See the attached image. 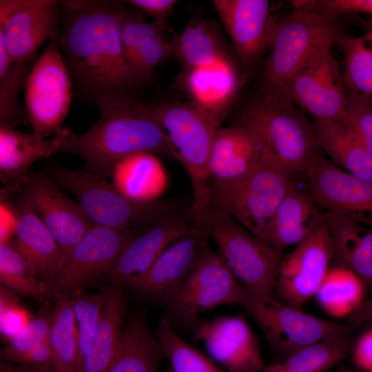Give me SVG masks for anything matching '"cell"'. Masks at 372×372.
I'll return each instance as SVG.
<instances>
[{"label": "cell", "instance_id": "obj_42", "mask_svg": "<svg viewBox=\"0 0 372 372\" xmlns=\"http://www.w3.org/2000/svg\"><path fill=\"white\" fill-rule=\"evenodd\" d=\"M78 330L76 362L90 347L101 320L105 293L94 294L79 289L70 293Z\"/></svg>", "mask_w": 372, "mask_h": 372}, {"label": "cell", "instance_id": "obj_48", "mask_svg": "<svg viewBox=\"0 0 372 372\" xmlns=\"http://www.w3.org/2000/svg\"><path fill=\"white\" fill-rule=\"evenodd\" d=\"M152 17L154 21H165L176 3L175 0H130L125 1Z\"/></svg>", "mask_w": 372, "mask_h": 372}, {"label": "cell", "instance_id": "obj_3", "mask_svg": "<svg viewBox=\"0 0 372 372\" xmlns=\"http://www.w3.org/2000/svg\"><path fill=\"white\" fill-rule=\"evenodd\" d=\"M54 182L79 200L95 225L118 229L152 227L163 218L191 207L192 196L142 201L121 193L113 184L84 171L52 168Z\"/></svg>", "mask_w": 372, "mask_h": 372}, {"label": "cell", "instance_id": "obj_41", "mask_svg": "<svg viewBox=\"0 0 372 372\" xmlns=\"http://www.w3.org/2000/svg\"><path fill=\"white\" fill-rule=\"evenodd\" d=\"M28 324L1 350L2 360L23 365L28 356L49 342L53 308L47 301Z\"/></svg>", "mask_w": 372, "mask_h": 372}, {"label": "cell", "instance_id": "obj_24", "mask_svg": "<svg viewBox=\"0 0 372 372\" xmlns=\"http://www.w3.org/2000/svg\"><path fill=\"white\" fill-rule=\"evenodd\" d=\"M165 21L145 22L141 14L125 9L121 41L126 60L141 84L155 68L172 54L170 41L164 34Z\"/></svg>", "mask_w": 372, "mask_h": 372}, {"label": "cell", "instance_id": "obj_20", "mask_svg": "<svg viewBox=\"0 0 372 372\" xmlns=\"http://www.w3.org/2000/svg\"><path fill=\"white\" fill-rule=\"evenodd\" d=\"M196 338L229 372H261L265 367L258 342L242 316L200 321Z\"/></svg>", "mask_w": 372, "mask_h": 372}, {"label": "cell", "instance_id": "obj_13", "mask_svg": "<svg viewBox=\"0 0 372 372\" xmlns=\"http://www.w3.org/2000/svg\"><path fill=\"white\" fill-rule=\"evenodd\" d=\"M336 28L335 22L309 11H294L276 21L261 79L262 94H273L302 67L318 39Z\"/></svg>", "mask_w": 372, "mask_h": 372}, {"label": "cell", "instance_id": "obj_11", "mask_svg": "<svg viewBox=\"0 0 372 372\" xmlns=\"http://www.w3.org/2000/svg\"><path fill=\"white\" fill-rule=\"evenodd\" d=\"M166 133L172 156L184 165L194 192L207 186V167L220 123L192 103H165L152 105Z\"/></svg>", "mask_w": 372, "mask_h": 372}, {"label": "cell", "instance_id": "obj_12", "mask_svg": "<svg viewBox=\"0 0 372 372\" xmlns=\"http://www.w3.org/2000/svg\"><path fill=\"white\" fill-rule=\"evenodd\" d=\"M241 285L220 254L207 245L189 275L165 305L169 320L196 328L199 316L217 306L237 304Z\"/></svg>", "mask_w": 372, "mask_h": 372}, {"label": "cell", "instance_id": "obj_10", "mask_svg": "<svg viewBox=\"0 0 372 372\" xmlns=\"http://www.w3.org/2000/svg\"><path fill=\"white\" fill-rule=\"evenodd\" d=\"M138 229H118L95 225L62 256L52 277L45 282V301L70 294L108 272L132 242Z\"/></svg>", "mask_w": 372, "mask_h": 372}, {"label": "cell", "instance_id": "obj_44", "mask_svg": "<svg viewBox=\"0 0 372 372\" xmlns=\"http://www.w3.org/2000/svg\"><path fill=\"white\" fill-rule=\"evenodd\" d=\"M30 312L21 306L16 296L6 286H1L0 333L7 343L19 334L32 320Z\"/></svg>", "mask_w": 372, "mask_h": 372}, {"label": "cell", "instance_id": "obj_51", "mask_svg": "<svg viewBox=\"0 0 372 372\" xmlns=\"http://www.w3.org/2000/svg\"><path fill=\"white\" fill-rule=\"evenodd\" d=\"M333 372H357V371L347 366H342Z\"/></svg>", "mask_w": 372, "mask_h": 372}, {"label": "cell", "instance_id": "obj_52", "mask_svg": "<svg viewBox=\"0 0 372 372\" xmlns=\"http://www.w3.org/2000/svg\"><path fill=\"white\" fill-rule=\"evenodd\" d=\"M369 100H370V103H371V104L372 105V98L369 99Z\"/></svg>", "mask_w": 372, "mask_h": 372}, {"label": "cell", "instance_id": "obj_15", "mask_svg": "<svg viewBox=\"0 0 372 372\" xmlns=\"http://www.w3.org/2000/svg\"><path fill=\"white\" fill-rule=\"evenodd\" d=\"M333 258V243L323 219L306 239L282 258L274 295L279 300L302 309L316 296Z\"/></svg>", "mask_w": 372, "mask_h": 372}, {"label": "cell", "instance_id": "obj_1", "mask_svg": "<svg viewBox=\"0 0 372 372\" xmlns=\"http://www.w3.org/2000/svg\"><path fill=\"white\" fill-rule=\"evenodd\" d=\"M62 26L59 44L72 80L94 101L124 96L141 85L123 52L121 25L125 8L115 1L59 3Z\"/></svg>", "mask_w": 372, "mask_h": 372}, {"label": "cell", "instance_id": "obj_7", "mask_svg": "<svg viewBox=\"0 0 372 372\" xmlns=\"http://www.w3.org/2000/svg\"><path fill=\"white\" fill-rule=\"evenodd\" d=\"M337 30L324 33L299 70L271 96L290 101L315 118L335 120L347 126L346 90L331 50Z\"/></svg>", "mask_w": 372, "mask_h": 372}, {"label": "cell", "instance_id": "obj_34", "mask_svg": "<svg viewBox=\"0 0 372 372\" xmlns=\"http://www.w3.org/2000/svg\"><path fill=\"white\" fill-rule=\"evenodd\" d=\"M366 286L351 271L329 269L315 297L320 307L334 318H347L365 300Z\"/></svg>", "mask_w": 372, "mask_h": 372}, {"label": "cell", "instance_id": "obj_27", "mask_svg": "<svg viewBox=\"0 0 372 372\" xmlns=\"http://www.w3.org/2000/svg\"><path fill=\"white\" fill-rule=\"evenodd\" d=\"M323 216L332 238L334 257L366 287H372V227L340 212L326 211Z\"/></svg>", "mask_w": 372, "mask_h": 372}, {"label": "cell", "instance_id": "obj_14", "mask_svg": "<svg viewBox=\"0 0 372 372\" xmlns=\"http://www.w3.org/2000/svg\"><path fill=\"white\" fill-rule=\"evenodd\" d=\"M192 207L195 219L189 234L165 249L143 273L127 279L128 287L165 304L183 283L209 245L210 237L205 222L208 206Z\"/></svg>", "mask_w": 372, "mask_h": 372}, {"label": "cell", "instance_id": "obj_28", "mask_svg": "<svg viewBox=\"0 0 372 372\" xmlns=\"http://www.w3.org/2000/svg\"><path fill=\"white\" fill-rule=\"evenodd\" d=\"M122 283L110 284L105 290L102 315L94 338L74 372H106L119 349L125 316Z\"/></svg>", "mask_w": 372, "mask_h": 372}, {"label": "cell", "instance_id": "obj_32", "mask_svg": "<svg viewBox=\"0 0 372 372\" xmlns=\"http://www.w3.org/2000/svg\"><path fill=\"white\" fill-rule=\"evenodd\" d=\"M313 127L320 147L335 163L372 183V156L348 126L335 120L314 118Z\"/></svg>", "mask_w": 372, "mask_h": 372}, {"label": "cell", "instance_id": "obj_40", "mask_svg": "<svg viewBox=\"0 0 372 372\" xmlns=\"http://www.w3.org/2000/svg\"><path fill=\"white\" fill-rule=\"evenodd\" d=\"M26 65L14 63L0 39V125L13 127L23 122L25 115L17 96L23 83Z\"/></svg>", "mask_w": 372, "mask_h": 372}, {"label": "cell", "instance_id": "obj_6", "mask_svg": "<svg viewBox=\"0 0 372 372\" xmlns=\"http://www.w3.org/2000/svg\"><path fill=\"white\" fill-rule=\"evenodd\" d=\"M237 304L256 322L281 360L328 338L350 335L357 327L311 316L279 300L275 296L254 295L242 286Z\"/></svg>", "mask_w": 372, "mask_h": 372}, {"label": "cell", "instance_id": "obj_39", "mask_svg": "<svg viewBox=\"0 0 372 372\" xmlns=\"http://www.w3.org/2000/svg\"><path fill=\"white\" fill-rule=\"evenodd\" d=\"M0 280L10 289L45 301V284L34 275L15 240L0 244Z\"/></svg>", "mask_w": 372, "mask_h": 372}, {"label": "cell", "instance_id": "obj_29", "mask_svg": "<svg viewBox=\"0 0 372 372\" xmlns=\"http://www.w3.org/2000/svg\"><path fill=\"white\" fill-rule=\"evenodd\" d=\"M15 242L34 275L47 282L55 273L62 256L60 246L35 212L19 200Z\"/></svg>", "mask_w": 372, "mask_h": 372}, {"label": "cell", "instance_id": "obj_38", "mask_svg": "<svg viewBox=\"0 0 372 372\" xmlns=\"http://www.w3.org/2000/svg\"><path fill=\"white\" fill-rule=\"evenodd\" d=\"M156 335L162 346L172 372H223L203 354L187 344L167 317L159 322Z\"/></svg>", "mask_w": 372, "mask_h": 372}, {"label": "cell", "instance_id": "obj_18", "mask_svg": "<svg viewBox=\"0 0 372 372\" xmlns=\"http://www.w3.org/2000/svg\"><path fill=\"white\" fill-rule=\"evenodd\" d=\"M307 194L319 207L372 227V183L358 178L319 155L304 172Z\"/></svg>", "mask_w": 372, "mask_h": 372}, {"label": "cell", "instance_id": "obj_43", "mask_svg": "<svg viewBox=\"0 0 372 372\" xmlns=\"http://www.w3.org/2000/svg\"><path fill=\"white\" fill-rule=\"evenodd\" d=\"M347 126L372 156V105L369 97L346 92Z\"/></svg>", "mask_w": 372, "mask_h": 372}, {"label": "cell", "instance_id": "obj_37", "mask_svg": "<svg viewBox=\"0 0 372 372\" xmlns=\"http://www.w3.org/2000/svg\"><path fill=\"white\" fill-rule=\"evenodd\" d=\"M78 330L70 294L55 298L49 342L56 372H74L78 353Z\"/></svg>", "mask_w": 372, "mask_h": 372}, {"label": "cell", "instance_id": "obj_49", "mask_svg": "<svg viewBox=\"0 0 372 372\" xmlns=\"http://www.w3.org/2000/svg\"><path fill=\"white\" fill-rule=\"evenodd\" d=\"M347 320V323L357 327L372 324V297L365 299Z\"/></svg>", "mask_w": 372, "mask_h": 372}, {"label": "cell", "instance_id": "obj_33", "mask_svg": "<svg viewBox=\"0 0 372 372\" xmlns=\"http://www.w3.org/2000/svg\"><path fill=\"white\" fill-rule=\"evenodd\" d=\"M172 54L186 69L212 64L227 57L217 32L207 21L190 22L182 32L173 34Z\"/></svg>", "mask_w": 372, "mask_h": 372}, {"label": "cell", "instance_id": "obj_17", "mask_svg": "<svg viewBox=\"0 0 372 372\" xmlns=\"http://www.w3.org/2000/svg\"><path fill=\"white\" fill-rule=\"evenodd\" d=\"M20 192V200L41 220L60 246L62 256L95 225L79 203L42 176L29 174Z\"/></svg>", "mask_w": 372, "mask_h": 372}, {"label": "cell", "instance_id": "obj_50", "mask_svg": "<svg viewBox=\"0 0 372 372\" xmlns=\"http://www.w3.org/2000/svg\"><path fill=\"white\" fill-rule=\"evenodd\" d=\"M0 372H39L27 366L2 360L0 363Z\"/></svg>", "mask_w": 372, "mask_h": 372}, {"label": "cell", "instance_id": "obj_19", "mask_svg": "<svg viewBox=\"0 0 372 372\" xmlns=\"http://www.w3.org/2000/svg\"><path fill=\"white\" fill-rule=\"evenodd\" d=\"M267 156L260 138L248 128L240 125L220 128L208 162L209 192L227 189L241 181Z\"/></svg>", "mask_w": 372, "mask_h": 372}, {"label": "cell", "instance_id": "obj_16", "mask_svg": "<svg viewBox=\"0 0 372 372\" xmlns=\"http://www.w3.org/2000/svg\"><path fill=\"white\" fill-rule=\"evenodd\" d=\"M59 5L54 0L0 1V39L14 63L26 65L59 34Z\"/></svg>", "mask_w": 372, "mask_h": 372}, {"label": "cell", "instance_id": "obj_35", "mask_svg": "<svg viewBox=\"0 0 372 372\" xmlns=\"http://www.w3.org/2000/svg\"><path fill=\"white\" fill-rule=\"evenodd\" d=\"M348 335L337 336L301 349L261 372H326L351 352Z\"/></svg>", "mask_w": 372, "mask_h": 372}, {"label": "cell", "instance_id": "obj_22", "mask_svg": "<svg viewBox=\"0 0 372 372\" xmlns=\"http://www.w3.org/2000/svg\"><path fill=\"white\" fill-rule=\"evenodd\" d=\"M213 5L237 54L252 66L269 47L276 21L267 0H214Z\"/></svg>", "mask_w": 372, "mask_h": 372}, {"label": "cell", "instance_id": "obj_30", "mask_svg": "<svg viewBox=\"0 0 372 372\" xmlns=\"http://www.w3.org/2000/svg\"><path fill=\"white\" fill-rule=\"evenodd\" d=\"M165 354L149 328L144 313L138 311L127 320L117 354L106 372H158Z\"/></svg>", "mask_w": 372, "mask_h": 372}, {"label": "cell", "instance_id": "obj_26", "mask_svg": "<svg viewBox=\"0 0 372 372\" xmlns=\"http://www.w3.org/2000/svg\"><path fill=\"white\" fill-rule=\"evenodd\" d=\"M183 84L198 108L220 124L238 86V78L229 57L212 64L186 69Z\"/></svg>", "mask_w": 372, "mask_h": 372}, {"label": "cell", "instance_id": "obj_21", "mask_svg": "<svg viewBox=\"0 0 372 372\" xmlns=\"http://www.w3.org/2000/svg\"><path fill=\"white\" fill-rule=\"evenodd\" d=\"M192 206L163 218L136 236L114 266L103 276V280L123 284L146 271L165 249L189 234L195 219Z\"/></svg>", "mask_w": 372, "mask_h": 372}, {"label": "cell", "instance_id": "obj_47", "mask_svg": "<svg viewBox=\"0 0 372 372\" xmlns=\"http://www.w3.org/2000/svg\"><path fill=\"white\" fill-rule=\"evenodd\" d=\"M351 351L357 368L364 372H372V326L360 335Z\"/></svg>", "mask_w": 372, "mask_h": 372}, {"label": "cell", "instance_id": "obj_45", "mask_svg": "<svg viewBox=\"0 0 372 372\" xmlns=\"http://www.w3.org/2000/svg\"><path fill=\"white\" fill-rule=\"evenodd\" d=\"M294 8L302 9L330 21L338 16L353 12H364L372 16V0H297L291 1Z\"/></svg>", "mask_w": 372, "mask_h": 372}, {"label": "cell", "instance_id": "obj_9", "mask_svg": "<svg viewBox=\"0 0 372 372\" xmlns=\"http://www.w3.org/2000/svg\"><path fill=\"white\" fill-rule=\"evenodd\" d=\"M293 182V176L267 156L241 181L227 189L209 192L210 203L229 214L260 240Z\"/></svg>", "mask_w": 372, "mask_h": 372}, {"label": "cell", "instance_id": "obj_8", "mask_svg": "<svg viewBox=\"0 0 372 372\" xmlns=\"http://www.w3.org/2000/svg\"><path fill=\"white\" fill-rule=\"evenodd\" d=\"M58 37L49 39L25 81L27 115L33 134L40 138L62 131L72 99V80Z\"/></svg>", "mask_w": 372, "mask_h": 372}, {"label": "cell", "instance_id": "obj_23", "mask_svg": "<svg viewBox=\"0 0 372 372\" xmlns=\"http://www.w3.org/2000/svg\"><path fill=\"white\" fill-rule=\"evenodd\" d=\"M72 132L65 128L52 138H40L34 134L17 131L0 125V178L4 190L20 192L36 161L64 152L66 141Z\"/></svg>", "mask_w": 372, "mask_h": 372}, {"label": "cell", "instance_id": "obj_31", "mask_svg": "<svg viewBox=\"0 0 372 372\" xmlns=\"http://www.w3.org/2000/svg\"><path fill=\"white\" fill-rule=\"evenodd\" d=\"M112 184L125 196L138 200L159 199L167 185V176L155 154L138 152L119 161L110 175Z\"/></svg>", "mask_w": 372, "mask_h": 372}, {"label": "cell", "instance_id": "obj_4", "mask_svg": "<svg viewBox=\"0 0 372 372\" xmlns=\"http://www.w3.org/2000/svg\"><path fill=\"white\" fill-rule=\"evenodd\" d=\"M238 125L257 135L267 156L293 176L305 172L322 154L313 124L285 98L260 94L246 108Z\"/></svg>", "mask_w": 372, "mask_h": 372}, {"label": "cell", "instance_id": "obj_5", "mask_svg": "<svg viewBox=\"0 0 372 372\" xmlns=\"http://www.w3.org/2000/svg\"><path fill=\"white\" fill-rule=\"evenodd\" d=\"M209 236L240 285L258 296L274 295L284 252L259 240L229 214L209 203L205 215Z\"/></svg>", "mask_w": 372, "mask_h": 372}, {"label": "cell", "instance_id": "obj_46", "mask_svg": "<svg viewBox=\"0 0 372 372\" xmlns=\"http://www.w3.org/2000/svg\"><path fill=\"white\" fill-rule=\"evenodd\" d=\"M8 192L1 191L0 203V244L13 241L18 222L17 207L8 200Z\"/></svg>", "mask_w": 372, "mask_h": 372}, {"label": "cell", "instance_id": "obj_36", "mask_svg": "<svg viewBox=\"0 0 372 372\" xmlns=\"http://www.w3.org/2000/svg\"><path fill=\"white\" fill-rule=\"evenodd\" d=\"M335 43L343 53L342 76L346 92L372 98V31L359 37L344 34L337 30Z\"/></svg>", "mask_w": 372, "mask_h": 372}, {"label": "cell", "instance_id": "obj_25", "mask_svg": "<svg viewBox=\"0 0 372 372\" xmlns=\"http://www.w3.org/2000/svg\"><path fill=\"white\" fill-rule=\"evenodd\" d=\"M293 182L278 205L260 240L284 252L306 239L323 220V213Z\"/></svg>", "mask_w": 372, "mask_h": 372}, {"label": "cell", "instance_id": "obj_2", "mask_svg": "<svg viewBox=\"0 0 372 372\" xmlns=\"http://www.w3.org/2000/svg\"><path fill=\"white\" fill-rule=\"evenodd\" d=\"M100 117L81 135L68 136L64 152L81 156L87 172L105 179L114 165L132 154L171 155L168 137L152 107L128 96H112L96 101Z\"/></svg>", "mask_w": 372, "mask_h": 372}]
</instances>
